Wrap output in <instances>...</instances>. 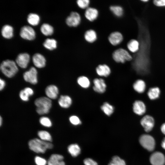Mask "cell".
Instances as JSON below:
<instances>
[{
    "label": "cell",
    "mask_w": 165,
    "mask_h": 165,
    "mask_svg": "<svg viewBox=\"0 0 165 165\" xmlns=\"http://www.w3.org/2000/svg\"><path fill=\"white\" fill-rule=\"evenodd\" d=\"M30 149L37 153H44L47 149H51L53 145L51 143L41 139L35 138L28 142Z\"/></svg>",
    "instance_id": "obj_1"
},
{
    "label": "cell",
    "mask_w": 165,
    "mask_h": 165,
    "mask_svg": "<svg viewBox=\"0 0 165 165\" xmlns=\"http://www.w3.org/2000/svg\"><path fill=\"white\" fill-rule=\"evenodd\" d=\"M2 73L8 78L13 77L18 71L16 63L13 61L7 60L3 61L0 65Z\"/></svg>",
    "instance_id": "obj_2"
},
{
    "label": "cell",
    "mask_w": 165,
    "mask_h": 165,
    "mask_svg": "<svg viewBox=\"0 0 165 165\" xmlns=\"http://www.w3.org/2000/svg\"><path fill=\"white\" fill-rule=\"evenodd\" d=\"M37 107L36 112L39 115L48 113L52 106V101L48 97H42L37 99L35 101Z\"/></svg>",
    "instance_id": "obj_3"
},
{
    "label": "cell",
    "mask_w": 165,
    "mask_h": 165,
    "mask_svg": "<svg viewBox=\"0 0 165 165\" xmlns=\"http://www.w3.org/2000/svg\"><path fill=\"white\" fill-rule=\"evenodd\" d=\"M113 60L116 63H124L132 60V57L125 50L120 48L114 50L112 53Z\"/></svg>",
    "instance_id": "obj_4"
},
{
    "label": "cell",
    "mask_w": 165,
    "mask_h": 165,
    "mask_svg": "<svg viewBox=\"0 0 165 165\" xmlns=\"http://www.w3.org/2000/svg\"><path fill=\"white\" fill-rule=\"evenodd\" d=\"M141 145L149 151H153L155 147V141L153 138L148 134L142 135L139 138Z\"/></svg>",
    "instance_id": "obj_5"
},
{
    "label": "cell",
    "mask_w": 165,
    "mask_h": 165,
    "mask_svg": "<svg viewBox=\"0 0 165 165\" xmlns=\"http://www.w3.org/2000/svg\"><path fill=\"white\" fill-rule=\"evenodd\" d=\"M140 124L145 131H151L155 125V120L153 117L148 115L143 116L140 121Z\"/></svg>",
    "instance_id": "obj_6"
},
{
    "label": "cell",
    "mask_w": 165,
    "mask_h": 165,
    "mask_svg": "<svg viewBox=\"0 0 165 165\" xmlns=\"http://www.w3.org/2000/svg\"><path fill=\"white\" fill-rule=\"evenodd\" d=\"M81 20L79 14L76 12L73 11L66 18V23L69 27H76L80 24Z\"/></svg>",
    "instance_id": "obj_7"
},
{
    "label": "cell",
    "mask_w": 165,
    "mask_h": 165,
    "mask_svg": "<svg viewBox=\"0 0 165 165\" xmlns=\"http://www.w3.org/2000/svg\"><path fill=\"white\" fill-rule=\"evenodd\" d=\"M20 35L24 39L31 40L35 38V33L31 27L26 25L21 28L20 31Z\"/></svg>",
    "instance_id": "obj_8"
},
{
    "label": "cell",
    "mask_w": 165,
    "mask_h": 165,
    "mask_svg": "<svg viewBox=\"0 0 165 165\" xmlns=\"http://www.w3.org/2000/svg\"><path fill=\"white\" fill-rule=\"evenodd\" d=\"M37 72L36 68L31 67L30 69L23 74L24 80L27 82L33 84H35L37 83Z\"/></svg>",
    "instance_id": "obj_9"
},
{
    "label": "cell",
    "mask_w": 165,
    "mask_h": 165,
    "mask_svg": "<svg viewBox=\"0 0 165 165\" xmlns=\"http://www.w3.org/2000/svg\"><path fill=\"white\" fill-rule=\"evenodd\" d=\"M94 86L93 89L96 92L103 94L105 92L107 88V85L105 80L101 78H95L93 81Z\"/></svg>",
    "instance_id": "obj_10"
},
{
    "label": "cell",
    "mask_w": 165,
    "mask_h": 165,
    "mask_svg": "<svg viewBox=\"0 0 165 165\" xmlns=\"http://www.w3.org/2000/svg\"><path fill=\"white\" fill-rule=\"evenodd\" d=\"M133 111L134 112L139 116H144L146 112V106L144 103L139 100L135 101L133 105Z\"/></svg>",
    "instance_id": "obj_11"
},
{
    "label": "cell",
    "mask_w": 165,
    "mask_h": 165,
    "mask_svg": "<svg viewBox=\"0 0 165 165\" xmlns=\"http://www.w3.org/2000/svg\"><path fill=\"white\" fill-rule=\"evenodd\" d=\"M150 160L152 165H164L165 157L161 152H156L151 155Z\"/></svg>",
    "instance_id": "obj_12"
},
{
    "label": "cell",
    "mask_w": 165,
    "mask_h": 165,
    "mask_svg": "<svg viewBox=\"0 0 165 165\" xmlns=\"http://www.w3.org/2000/svg\"><path fill=\"white\" fill-rule=\"evenodd\" d=\"M30 59L29 54L27 53H22L17 56L16 61V64L22 68H26L28 64Z\"/></svg>",
    "instance_id": "obj_13"
},
{
    "label": "cell",
    "mask_w": 165,
    "mask_h": 165,
    "mask_svg": "<svg viewBox=\"0 0 165 165\" xmlns=\"http://www.w3.org/2000/svg\"><path fill=\"white\" fill-rule=\"evenodd\" d=\"M109 42L113 46L120 44L123 41V37L122 34L118 31L111 33L108 37Z\"/></svg>",
    "instance_id": "obj_14"
},
{
    "label": "cell",
    "mask_w": 165,
    "mask_h": 165,
    "mask_svg": "<svg viewBox=\"0 0 165 165\" xmlns=\"http://www.w3.org/2000/svg\"><path fill=\"white\" fill-rule=\"evenodd\" d=\"M111 72L110 67L105 64H99L96 68V73L98 75L101 77H108L110 75Z\"/></svg>",
    "instance_id": "obj_15"
},
{
    "label": "cell",
    "mask_w": 165,
    "mask_h": 165,
    "mask_svg": "<svg viewBox=\"0 0 165 165\" xmlns=\"http://www.w3.org/2000/svg\"><path fill=\"white\" fill-rule=\"evenodd\" d=\"M99 12L97 9L92 7H89L85 11L84 16L88 20L93 22L97 19Z\"/></svg>",
    "instance_id": "obj_16"
},
{
    "label": "cell",
    "mask_w": 165,
    "mask_h": 165,
    "mask_svg": "<svg viewBox=\"0 0 165 165\" xmlns=\"http://www.w3.org/2000/svg\"><path fill=\"white\" fill-rule=\"evenodd\" d=\"M32 61L34 65L38 68H42L45 66V58L40 53H37L35 54L32 57Z\"/></svg>",
    "instance_id": "obj_17"
},
{
    "label": "cell",
    "mask_w": 165,
    "mask_h": 165,
    "mask_svg": "<svg viewBox=\"0 0 165 165\" xmlns=\"http://www.w3.org/2000/svg\"><path fill=\"white\" fill-rule=\"evenodd\" d=\"M63 156L57 154L52 155L48 161V165H65Z\"/></svg>",
    "instance_id": "obj_18"
},
{
    "label": "cell",
    "mask_w": 165,
    "mask_h": 165,
    "mask_svg": "<svg viewBox=\"0 0 165 165\" xmlns=\"http://www.w3.org/2000/svg\"><path fill=\"white\" fill-rule=\"evenodd\" d=\"M59 90L55 85H50L46 88L45 93L48 98L53 99H56L58 96Z\"/></svg>",
    "instance_id": "obj_19"
},
{
    "label": "cell",
    "mask_w": 165,
    "mask_h": 165,
    "mask_svg": "<svg viewBox=\"0 0 165 165\" xmlns=\"http://www.w3.org/2000/svg\"><path fill=\"white\" fill-rule=\"evenodd\" d=\"M134 90L139 94L143 93L146 89V84L145 82L141 79L136 80L133 85Z\"/></svg>",
    "instance_id": "obj_20"
},
{
    "label": "cell",
    "mask_w": 165,
    "mask_h": 165,
    "mask_svg": "<svg viewBox=\"0 0 165 165\" xmlns=\"http://www.w3.org/2000/svg\"><path fill=\"white\" fill-rule=\"evenodd\" d=\"M97 37L96 31L92 29L86 31L84 35L85 40L89 43H93L95 42L97 39Z\"/></svg>",
    "instance_id": "obj_21"
},
{
    "label": "cell",
    "mask_w": 165,
    "mask_h": 165,
    "mask_svg": "<svg viewBox=\"0 0 165 165\" xmlns=\"http://www.w3.org/2000/svg\"><path fill=\"white\" fill-rule=\"evenodd\" d=\"M59 105L62 108H69L72 103V99L68 95H61L58 100Z\"/></svg>",
    "instance_id": "obj_22"
},
{
    "label": "cell",
    "mask_w": 165,
    "mask_h": 165,
    "mask_svg": "<svg viewBox=\"0 0 165 165\" xmlns=\"http://www.w3.org/2000/svg\"><path fill=\"white\" fill-rule=\"evenodd\" d=\"M160 90L158 87L150 88L147 94L149 98L151 100H154L158 99L160 94Z\"/></svg>",
    "instance_id": "obj_23"
},
{
    "label": "cell",
    "mask_w": 165,
    "mask_h": 165,
    "mask_svg": "<svg viewBox=\"0 0 165 165\" xmlns=\"http://www.w3.org/2000/svg\"><path fill=\"white\" fill-rule=\"evenodd\" d=\"M1 34L3 37L5 38H11L13 36V27L8 24L4 25L2 28Z\"/></svg>",
    "instance_id": "obj_24"
},
{
    "label": "cell",
    "mask_w": 165,
    "mask_h": 165,
    "mask_svg": "<svg viewBox=\"0 0 165 165\" xmlns=\"http://www.w3.org/2000/svg\"><path fill=\"white\" fill-rule=\"evenodd\" d=\"M101 109L103 112L108 116L112 115L114 111L113 106L107 102L103 103L101 107Z\"/></svg>",
    "instance_id": "obj_25"
},
{
    "label": "cell",
    "mask_w": 165,
    "mask_h": 165,
    "mask_svg": "<svg viewBox=\"0 0 165 165\" xmlns=\"http://www.w3.org/2000/svg\"><path fill=\"white\" fill-rule=\"evenodd\" d=\"M77 82L79 86L84 89L89 88L90 85V82L89 79L84 75L78 77L77 80Z\"/></svg>",
    "instance_id": "obj_26"
},
{
    "label": "cell",
    "mask_w": 165,
    "mask_h": 165,
    "mask_svg": "<svg viewBox=\"0 0 165 165\" xmlns=\"http://www.w3.org/2000/svg\"><path fill=\"white\" fill-rule=\"evenodd\" d=\"M68 149L69 153L73 157H76L80 154L81 149L79 145L76 144H72L68 147Z\"/></svg>",
    "instance_id": "obj_27"
},
{
    "label": "cell",
    "mask_w": 165,
    "mask_h": 165,
    "mask_svg": "<svg viewBox=\"0 0 165 165\" xmlns=\"http://www.w3.org/2000/svg\"><path fill=\"white\" fill-rule=\"evenodd\" d=\"M43 45L47 49L52 50L57 48V42L54 39L48 38L44 42Z\"/></svg>",
    "instance_id": "obj_28"
},
{
    "label": "cell",
    "mask_w": 165,
    "mask_h": 165,
    "mask_svg": "<svg viewBox=\"0 0 165 165\" xmlns=\"http://www.w3.org/2000/svg\"><path fill=\"white\" fill-rule=\"evenodd\" d=\"M40 30L42 33L46 36L52 35L53 32V28L50 24L44 23L41 26Z\"/></svg>",
    "instance_id": "obj_29"
},
{
    "label": "cell",
    "mask_w": 165,
    "mask_h": 165,
    "mask_svg": "<svg viewBox=\"0 0 165 165\" xmlns=\"http://www.w3.org/2000/svg\"><path fill=\"white\" fill-rule=\"evenodd\" d=\"M40 20V17L38 15L35 13H30L28 16L27 21L28 23L33 26L37 25Z\"/></svg>",
    "instance_id": "obj_30"
},
{
    "label": "cell",
    "mask_w": 165,
    "mask_h": 165,
    "mask_svg": "<svg viewBox=\"0 0 165 165\" xmlns=\"http://www.w3.org/2000/svg\"><path fill=\"white\" fill-rule=\"evenodd\" d=\"M109 9L110 11L115 16L117 17L122 16L123 14V8L118 5H112L110 6Z\"/></svg>",
    "instance_id": "obj_31"
},
{
    "label": "cell",
    "mask_w": 165,
    "mask_h": 165,
    "mask_svg": "<svg viewBox=\"0 0 165 165\" xmlns=\"http://www.w3.org/2000/svg\"><path fill=\"white\" fill-rule=\"evenodd\" d=\"M139 43L135 39H131L127 44V47L128 50L131 52L134 53L139 49Z\"/></svg>",
    "instance_id": "obj_32"
},
{
    "label": "cell",
    "mask_w": 165,
    "mask_h": 165,
    "mask_svg": "<svg viewBox=\"0 0 165 165\" xmlns=\"http://www.w3.org/2000/svg\"><path fill=\"white\" fill-rule=\"evenodd\" d=\"M38 134L42 140L46 141H52L51 136L50 134L46 131H40L38 132Z\"/></svg>",
    "instance_id": "obj_33"
},
{
    "label": "cell",
    "mask_w": 165,
    "mask_h": 165,
    "mask_svg": "<svg viewBox=\"0 0 165 165\" xmlns=\"http://www.w3.org/2000/svg\"><path fill=\"white\" fill-rule=\"evenodd\" d=\"M108 165H126L125 161L117 156H113Z\"/></svg>",
    "instance_id": "obj_34"
},
{
    "label": "cell",
    "mask_w": 165,
    "mask_h": 165,
    "mask_svg": "<svg viewBox=\"0 0 165 165\" xmlns=\"http://www.w3.org/2000/svg\"><path fill=\"white\" fill-rule=\"evenodd\" d=\"M90 4L89 0H78L76 1L77 6L81 9H86L89 7Z\"/></svg>",
    "instance_id": "obj_35"
},
{
    "label": "cell",
    "mask_w": 165,
    "mask_h": 165,
    "mask_svg": "<svg viewBox=\"0 0 165 165\" xmlns=\"http://www.w3.org/2000/svg\"><path fill=\"white\" fill-rule=\"evenodd\" d=\"M39 122L41 125L46 127H50L52 125L50 119L46 117H41L40 119Z\"/></svg>",
    "instance_id": "obj_36"
},
{
    "label": "cell",
    "mask_w": 165,
    "mask_h": 165,
    "mask_svg": "<svg viewBox=\"0 0 165 165\" xmlns=\"http://www.w3.org/2000/svg\"><path fill=\"white\" fill-rule=\"evenodd\" d=\"M69 120L71 123L74 125H80L82 123L79 118L76 115H72L70 116Z\"/></svg>",
    "instance_id": "obj_37"
},
{
    "label": "cell",
    "mask_w": 165,
    "mask_h": 165,
    "mask_svg": "<svg viewBox=\"0 0 165 165\" xmlns=\"http://www.w3.org/2000/svg\"><path fill=\"white\" fill-rule=\"evenodd\" d=\"M35 161L37 165H46L47 163L46 160L38 156L35 157Z\"/></svg>",
    "instance_id": "obj_38"
},
{
    "label": "cell",
    "mask_w": 165,
    "mask_h": 165,
    "mask_svg": "<svg viewBox=\"0 0 165 165\" xmlns=\"http://www.w3.org/2000/svg\"><path fill=\"white\" fill-rule=\"evenodd\" d=\"M19 96L21 99L24 101H27L29 100V96L26 93L24 90H21Z\"/></svg>",
    "instance_id": "obj_39"
},
{
    "label": "cell",
    "mask_w": 165,
    "mask_h": 165,
    "mask_svg": "<svg viewBox=\"0 0 165 165\" xmlns=\"http://www.w3.org/2000/svg\"><path fill=\"white\" fill-rule=\"evenodd\" d=\"M83 162L85 165H98L97 163L95 161L90 158L85 159Z\"/></svg>",
    "instance_id": "obj_40"
},
{
    "label": "cell",
    "mask_w": 165,
    "mask_h": 165,
    "mask_svg": "<svg viewBox=\"0 0 165 165\" xmlns=\"http://www.w3.org/2000/svg\"><path fill=\"white\" fill-rule=\"evenodd\" d=\"M153 3L158 6H165V0H155L153 1Z\"/></svg>",
    "instance_id": "obj_41"
},
{
    "label": "cell",
    "mask_w": 165,
    "mask_h": 165,
    "mask_svg": "<svg viewBox=\"0 0 165 165\" xmlns=\"http://www.w3.org/2000/svg\"><path fill=\"white\" fill-rule=\"evenodd\" d=\"M24 90L29 96L32 95L34 94L33 90L30 88L26 87Z\"/></svg>",
    "instance_id": "obj_42"
},
{
    "label": "cell",
    "mask_w": 165,
    "mask_h": 165,
    "mask_svg": "<svg viewBox=\"0 0 165 165\" xmlns=\"http://www.w3.org/2000/svg\"><path fill=\"white\" fill-rule=\"evenodd\" d=\"M0 90H2L4 88L5 86L6 83L5 81L1 79H0Z\"/></svg>",
    "instance_id": "obj_43"
},
{
    "label": "cell",
    "mask_w": 165,
    "mask_h": 165,
    "mask_svg": "<svg viewBox=\"0 0 165 165\" xmlns=\"http://www.w3.org/2000/svg\"><path fill=\"white\" fill-rule=\"evenodd\" d=\"M160 128L162 132L165 135V123L161 125Z\"/></svg>",
    "instance_id": "obj_44"
},
{
    "label": "cell",
    "mask_w": 165,
    "mask_h": 165,
    "mask_svg": "<svg viewBox=\"0 0 165 165\" xmlns=\"http://www.w3.org/2000/svg\"><path fill=\"white\" fill-rule=\"evenodd\" d=\"M161 145L163 148L165 149V138L163 140Z\"/></svg>",
    "instance_id": "obj_45"
},
{
    "label": "cell",
    "mask_w": 165,
    "mask_h": 165,
    "mask_svg": "<svg viewBox=\"0 0 165 165\" xmlns=\"http://www.w3.org/2000/svg\"><path fill=\"white\" fill-rule=\"evenodd\" d=\"M2 123V119L1 116L0 117V125L1 126Z\"/></svg>",
    "instance_id": "obj_46"
},
{
    "label": "cell",
    "mask_w": 165,
    "mask_h": 165,
    "mask_svg": "<svg viewBox=\"0 0 165 165\" xmlns=\"http://www.w3.org/2000/svg\"><path fill=\"white\" fill-rule=\"evenodd\" d=\"M142 1L144 2H147V1H148V0H142Z\"/></svg>",
    "instance_id": "obj_47"
}]
</instances>
